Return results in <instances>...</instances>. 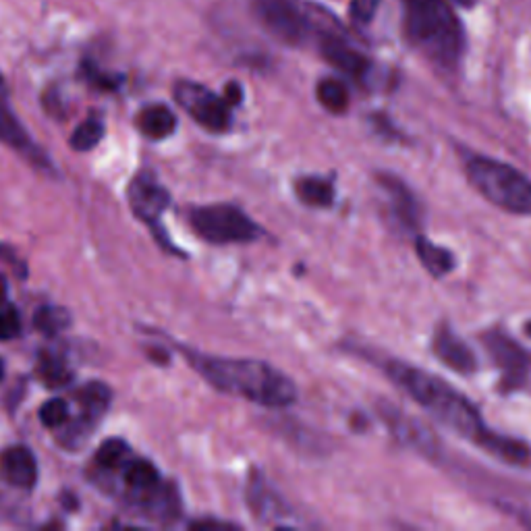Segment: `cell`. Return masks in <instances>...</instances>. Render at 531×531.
<instances>
[{"mask_svg":"<svg viewBox=\"0 0 531 531\" xmlns=\"http://www.w3.org/2000/svg\"><path fill=\"white\" fill-rule=\"evenodd\" d=\"M254 11L268 34L283 44L297 46L310 32V19L297 0H254Z\"/></svg>","mask_w":531,"mask_h":531,"instance_id":"cell-6","label":"cell"},{"mask_svg":"<svg viewBox=\"0 0 531 531\" xmlns=\"http://www.w3.org/2000/svg\"><path fill=\"white\" fill-rule=\"evenodd\" d=\"M79 401V419L75 424L69 426L63 442L69 446H79L90 430L96 428V424L110 407V390L102 382H90L79 390L77 395Z\"/></svg>","mask_w":531,"mask_h":531,"instance_id":"cell-9","label":"cell"},{"mask_svg":"<svg viewBox=\"0 0 531 531\" xmlns=\"http://www.w3.org/2000/svg\"><path fill=\"white\" fill-rule=\"evenodd\" d=\"M484 451L492 453L494 457L502 459V461H509V463H515V465H523L531 459V453L527 446L519 440H513V438H507V436H498V434H492L490 430L482 436V440L478 442Z\"/></svg>","mask_w":531,"mask_h":531,"instance_id":"cell-15","label":"cell"},{"mask_svg":"<svg viewBox=\"0 0 531 531\" xmlns=\"http://www.w3.org/2000/svg\"><path fill=\"white\" fill-rule=\"evenodd\" d=\"M388 376L426 411H430L438 422L449 426L457 434L473 442H480L488 432L478 409L469 403L467 397L457 393L453 386L442 382L440 378L397 361L388 366Z\"/></svg>","mask_w":531,"mask_h":531,"instance_id":"cell-2","label":"cell"},{"mask_svg":"<svg viewBox=\"0 0 531 531\" xmlns=\"http://www.w3.org/2000/svg\"><path fill=\"white\" fill-rule=\"evenodd\" d=\"M169 191H166L152 173H139L129 187V204L139 220L156 227L160 214L169 206Z\"/></svg>","mask_w":531,"mask_h":531,"instance_id":"cell-10","label":"cell"},{"mask_svg":"<svg viewBox=\"0 0 531 531\" xmlns=\"http://www.w3.org/2000/svg\"><path fill=\"white\" fill-rule=\"evenodd\" d=\"M527 330H529V334H531V326H527Z\"/></svg>","mask_w":531,"mask_h":531,"instance_id":"cell-32","label":"cell"},{"mask_svg":"<svg viewBox=\"0 0 531 531\" xmlns=\"http://www.w3.org/2000/svg\"><path fill=\"white\" fill-rule=\"evenodd\" d=\"M415 249H417L419 260H422V264L432 276H444L455 268V256L451 254V251L432 243L426 237L415 239Z\"/></svg>","mask_w":531,"mask_h":531,"instance_id":"cell-16","label":"cell"},{"mask_svg":"<svg viewBox=\"0 0 531 531\" xmlns=\"http://www.w3.org/2000/svg\"><path fill=\"white\" fill-rule=\"evenodd\" d=\"M137 127L150 139H164L177 129V117L169 106L152 104L137 115Z\"/></svg>","mask_w":531,"mask_h":531,"instance_id":"cell-14","label":"cell"},{"mask_svg":"<svg viewBox=\"0 0 531 531\" xmlns=\"http://www.w3.org/2000/svg\"><path fill=\"white\" fill-rule=\"evenodd\" d=\"M484 343L492 361L496 363V368L502 374V384H505V388L521 386L531 370L529 353L502 332L486 334Z\"/></svg>","mask_w":531,"mask_h":531,"instance_id":"cell-8","label":"cell"},{"mask_svg":"<svg viewBox=\"0 0 531 531\" xmlns=\"http://www.w3.org/2000/svg\"><path fill=\"white\" fill-rule=\"evenodd\" d=\"M7 303V278L0 274V307Z\"/></svg>","mask_w":531,"mask_h":531,"instance_id":"cell-29","label":"cell"},{"mask_svg":"<svg viewBox=\"0 0 531 531\" xmlns=\"http://www.w3.org/2000/svg\"><path fill=\"white\" fill-rule=\"evenodd\" d=\"M38 376L46 382V386L57 388V386H65L73 374H71L67 363L63 361V357L42 355V359L38 363Z\"/></svg>","mask_w":531,"mask_h":531,"instance_id":"cell-22","label":"cell"},{"mask_svg":"<svg viewBox=\"0 0 531 531\" xmlns=\"http://www.w3.org/2000/svg\"><path fill=\"white\" fill-rule=\"evenodd\" d=\"M382 0H351V7H349V13H351V19L355 23H370L378 11Z\"/></svg>","mask_w":531,"mask_h":531,"instance_id":"cell-27","label":"cell"},{"mask_svg":"<svg viewBox=\"0 0 531 531\" xmlns=\"http://www.w3.org/2000/svg\"><path fill=\"white\" fill-rule=\"evenodd\" d=\"M467 177L494 206L511 214L531 216V179L513 166L494 158L473 156L467 160Z\"/></svg>","mask_w":531,"mask_h":531,"instance_id":"cell-4","label":"cell"},{"mask_svg":"<svg viewBox=\"0 0 531 531\" xmlns=\"http://www.w3.org/2000/svg\"><path fill=\"white\" fill-rule=\"evenodd\" d=\"M34 326L46 334V337H57L59 332L71 326V314L59 305H44L34 316Z\"/></svg>","mask_w":531,"mask_h":531,"instance_id":"cell-21","label":"cell"},{"mask_svg":"<svg viewBox=\"0 0 531 531\" xmlns=\"http://www.w3.org/2000/svg\"><path fill=\"white\" fill-rule=\"evenodd\" d=\"M191 366L222 393L237 395L264 407H289L297 388L283 372L256 359L189 355Z\"/></svg>","mask_w":531,"mask_h":531,"instance_id":"cell-1","label":"cell"},{"mask_svg":"<svg viewBox=\"0 0 531 531\" xmlns=\"http://www.w3.org/2000/svg\"><path fill=\"white\" fill-rule=\"evenodd\" d=\"M241 98H243L241 88L237 86V83H229L227 90H225V100H227V104H229V106H235V104L241 102Z\"/></svg>","mask_w":531,"mask_h":531,"instance_id":"cell-28","label":"cell"},{"mask_svg":"<svg viewBox=\"0 0 531 531\" xmlns=\"http://www.w3.org/2000/svg\"><path fill=\"white\" fill-rule=\"evenodd\" d=\"M434 353L457 374H473L478 370V359L473 351L457 337L451 328H440L434 337Z\"/></svg>","mask_w":531,"mask_h":531,"instance_id":"cell-12","label":"cell"},{"mask_svg":"<svg viewBox=\"0 0 531 531\" xmlns=\"http://www.w3.org/2000/svg\"><path fill=\"white\" fill-rule=\"evenodd\" d=\"M21 332V318L13 305L0 307V341H9L19 337Z\"/></svg>","mask_w":531,"mask_h":531,"instance_id":"cell-26","label":"cell"},{"mask_svg":"<svg viewBox=\"0 0 531 531\" xmlns=\"http://www.w3.org/2000/svg\"><path fill=\"white\" fill-rule=\"evenodd\" d=\"M297 198L312 208H328L334 202V187L320 177H303L295 185Z\"/></svg>","mask_w":531,"mask_h":531,"instance_id":"cell-18","label":"cell"},{"mask_svg":"<svg viewBox=\"0 0 531 531\" xmlns=\"http://www.w3.org/2000/svg\"><path fill=\"white\" fill-rule=\"evenodd\" d=\"M316 96H318L320 104L334 115L345 113L347 106H349V92L345 88V83L339 79H322L318 83Z\"/></svg>","mask_w":531,"mask_h":531,"instance_id":"cell-19","label":"cell"},{"mask_svg":"<svg viewBox=\"0 0 531 531\" xmlns=\"http://www.w3.org/2000/svg\"><path fill=\"white\" fill-rule=\"evenodd\" d=\"M382 183H384V189L388 191V198H390V204H393L397 218H401V222H405L407 227H415L419 214H417V204L413 200V195L409 193V189L397 179L382 177Z\"/></svg>","mask_w":531,"mask_h":531,"instance_id":"cell-17","label":"cell"},{"mask_svg":"<svg viewBox=\"0 0 531 531\" xmlns=\"http://www.w3.org/2000/svg\"><path fill=\"white\" fill-rule=\"evenodd\" d=\"M0 142L15 150L30 148V135L3 102H0Z\"/></svg>","mask_w":531,"mask_h":531,"instance_id":"cell-20","label":"cell"},{"mask_svg":"<svg viewBox=\"0 0 531 531\" xmlns=\"http://www.w3.org/2000/svg\"><path fill=\"white\" fill-rule=\"evenodd\" d=\"M129 455V446L127 442H123L121 438H110L106 442H102V446L96 453V463L102 467V469H115L119 465L125 463Z\"/></svg>","mask_w":531,"mask_h":531,"instance_id":"cell-24","label":"cell"},{"mask_svg":"<svg viewBox=\"0 0 531 531\" xmlns=\"http://www.w3.org/2000/svg\"><path fill=\"white\" fill-rule=\"evenodd\" d=\"M405 32L426 57L453 67L463 52V30L444 0H403Z\"/></svg>","mask_w":531,"mask_h":531,"instance_id":"cell-3","label":"cell"},{"mask_svg":"<svg viewBox=\"0 0 531 531\" xmlns=\"http://www.w3.org/2000/svg\"><path fill=\"white\" fill-rule=\"evenodd\" d=\"M175 100L185 113H189L208 131L222 133L231 125V106L227 104V100L218 98L214 92L200 86V83L179 81L175 86Z\"/></svg>","mask_w":531,"mask_h":531,"instance_id":"cell-7","label":"cell"},{"mask_svg":"<svg viewBox=\"0 0 531 531\" xmlns=\"http://www.w3.org/2000/svg\"><path fill=\"white\" fill-rule=\"evenodd\" d=\"M5 376V366H3V361H0V380H3Z\"/></svg>","mask_w":531,"mask_h":531,"instance_id":"cell-30","label":"cell"},{"mask_svg":"<svg viewBox=\"0 0 531 531\" xmlns=\"http://www.w3.org/2000/svg\"><path fill=\"white\" fill-rule=\"evenodd\" d=\"M104 137V123L100 119L83 121L71 135V148L77 152H88L96 148Z\"/></svg>","mask_w":531,"mask_h":531,"instance_id":"cell-23","label":"cell"},{"mask_svg":"<svg viewBox=\"0 0 531 531\" xmlns=\"http://www.w3.org/2000/svg\"><path fill=\"white\" fill-rule=\"evenodd\" d=\"M0 92H5V79H3V75H0Z\"/></svg>","mask_w":531,"mask_h":531,"instance_id":"cell-31","label":"cell"},{"mask_svg":"<svg viewBox=\"0 0 531 531\" xmlns=\"http://www.w3.org/2000/svg\"><path fill=\"white\" fill-rule=\"evenodd\" d=\"M191 227L202 239L225 243H249L260 237V229L243 210L229 204H214L191 210Z\"/></svg>","mask_w":531,"mask_h":531,"instance_id":"cell-5","label":"cell"},{"mask_svg":"<svg viewBox=\"0 0 531 531\" xmlns=\"http://www.w3.org/2000/svg\"><path fill=\"white\" fill-rule=\"evenodd\" d=\"M322 54L324 59L334 65L337 69H341L343 73L351 75V77H363L368 73L370 69V63L368 59L363 57V54H359L357 50H353L349 44H345L343 40L339 38H332V36H326L322 40Z\"/></svg>","mask_w":531,"mask_h":531,"instance_id":"cell-13","label":"cell"},{"mask_svg":"<svg viewBox=\"0 0 531 531\" xmlns=\"http://www.w3.org/2000/svg\"><path fill=\"white\" fill-rule=\"evenodd\" d=\"M0 475L19 490H30L38 482V461L27 446H9L0 455Z\"/></svg>","mask_w":531,"mask_h":531,"instance_id":"cell-11","label":"cell"},{"mask_svg":"<svg viewBox=\"0 0 531 531\" xmlns=\"http://www.w3.org/2000/svg\"><path fill=\"white\" fill-rule=\"evenodd\" d=\"M69 417H71V409H69V403L63 399H50L40 409V422L46 428H61L69 422Z\"/></svg>","mask_w":531,"mask_h":531,"instance_id":"cell-25","label":"cell"}]
</instances>
